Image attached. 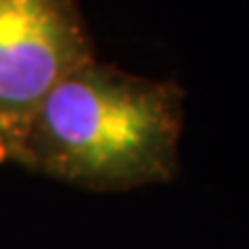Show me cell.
Segmentation results:
<instances>
[{"label": "cell", "mask_w": 249, "mask_h": 249, "mask_svg": "<svg viewBox=\"0 0 249 249\" xmlns=\"http://www.w3.org/2000/svg\"><path fill=\"white\" fill-rule=\"evenodd\" d=\"M185 90L97 58L55 86L28 123L14 164L90 192H129L178 176Z\"/></svg>", "instance_id": "cell-1"}, {"label": "cell", "mask_w": 249, "mask_h": 249, "mask_svg": "<svg viewBox=\"0 0 249 249\" xmlns=\"http://www.w3.org/2000/svg\"><path fill=\"white\" fill-rule=\"evenodd\" d=\"M95 60L76 0H0V148L14 164L35 108L74 70Z\"/></svg>", "instance_id": "cell-2"}, {"label": "cell", "mask_w": 249, "mask_h": 249, "mask_svg": "<svg viewBox=\"0 0 249 249\" xmlns=\"http://www.w3.org/2000/svg\"><path fill=\"white\" fill-rule=\"evenodd\" d=\"M0 164H5V160H2V148H0Z\"/></svg>", "instance_id": "cell-3"}]
</instances>
